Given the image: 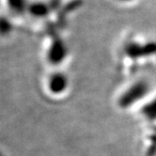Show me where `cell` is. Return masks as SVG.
Listing matches in <instances>:
<instances>
[{"label":"cell","instance_id":"52a82bcc","mask_svg":"<svg viewBox=\"0 0 156 156\" xmlns=\"http://www.w3.org/2000/svg\"><path fill=\"white\" fill-rule=\"evenodd\" d=\"M7 6L10 12L15 15H22L27 12L29 2L28 0H6Z\"/></svg>","mask_w":156,"mask_h":156},{"label":"cell","instance_id":"7a4b0ae2","mask_svg":"<svg viewBox=\"0 0 156 156\" xmlns=\"http://www.w3.org/2000/svg\"><path fill=\"white\" fill-rule=\"evenodd\" d=\"M123 53L127 58L133 60L151 57L156 55V41H150L145 43L133 41H128L123 47Z\"/></svg>","mask_w":156,"mask_h":156},{"label":"cell","instance_id":"3957f363","mask_svg":"<svg viewBox=\"0 0 156 156\" xmlns=\"http://www.w3.org/2000/svg\"><path fill=\"white\" fill-rule=\"evenodd\" d=\"M68 47L64 41L58 35L53 37L52 41L47 50L46 58L51 65L58 66L64 62L68 57Z\"/></svg>","mask_w":156,"mask_h":156},{"label":"cell","instance_id":"8992f818","mask_svg":"<svg viewBox=\"0 0 156 156\" xmlns=\"http://www.w3.org/2000/svg\"><path fill=\"white\" fill-rule=\"evenodd\" d=\"M140 114L146 120L156 122V95L141 105Z\"/></svg>","mask_w":156,"mask_h":156},{"label":"cell","instance_id":"9c48e42d","mask_svg":"<svg viewBox=\"0 0 156 156\" xmlns=\"http://www.w3.org/2000/svg\"><path fill=\"white\" fill-rule=\"evenodd\" d=\"M120 1H123V2H131V1H133V0H120Z\"/></svg>","mask_w":156,"mask_h":156},{"label":"cell","instance_id":"5b68a950","mask_svg":"<svg viewBox=\"0 0 156 156\" xmlns=\"http://www.w3.org/2000/svg\"><path fill=\"white\" fill-rule=\"evenodd\" d=\"M53 3H46L44 1H33L29 2L27 13L31 15L33 18L42 19L48 16L52 9H55L52 5Z\"/></svg>","mask_w":156,"mask_h":156},{"label":"cell","instance_id":"6da1fadb","mask_svg":"<svg viewBox=\"0 0 156 156\" xmlns=\"http://www.w3.org/2000/svg\"><path fill=\"white\" fill-rule=\"evenodd\" d=\"M151 91V85L146 80H138L131 84L117 99V105L121 110H127L144 103Z\"/></svg>","mask_w":156,"mask_h":156},{"label":"cell","instance_id":"277c9868","mask_svg":"<svg viewBox=\"0 0 156 156\" xmlns=\"http://www.w3.org/2000/svg\"><path fill=\"white\" fill-rule=\"evenodd\" d=\"M70 80L66 73L62 72H55L52 73L47 82L48 90L53 95H62L69 88Z\"/></svg>","mask_w":156,"mask_h":156},{"label":"cell","instance_id":"ba28073f","mask_svg":"<svg viewBox=\"0 0 156 156\" xmlns=\"http://www.w3.org/2000/svg\"><path fill=\"white\" fill-rule=\"evenodd\" d=\"M14 29L12 21L5 15H0V36H9Z\"/></svg>","mask_w":156,"mask_h":156}]
</instances>
